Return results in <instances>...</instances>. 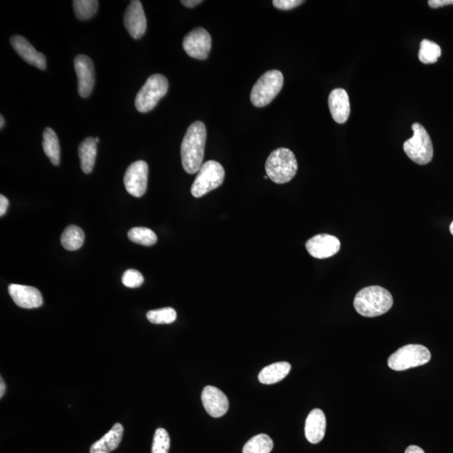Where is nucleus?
Instances as JSON below:
<instances>
[{
    "instance_id": "nucleus-1",
    "label": "nucleus",
    "mask_w": 453,
    "mask_h": 453,
    "mask_svg": "<svg viewBox=\"0 0 453 453\" xmlns=\"http://www.w3.org/2000/svg\"><path fill=\"white\" fill-rule=\"evenodd\" d=\"M207 130L203 122L196 121L189 126L181 146V163L188 174L199 172L204 158Z\"/></svg>"
},
{
    "instance_id": "nucleus-2",
    "label": "nucleus",
    "mask_w": 453,
    "mask_h": 453,
    "mask_svg": "<svg viewBox=\"0 0 453 453\" xmlns=\"http://www.w3.org/2000/svg\"><path fill=\"white\" fill-rule=\"evenodd\" d=\"M393 303V296L388 291L381 286H373L358 292L353 306L358 314L376 317L389 312Z\"/></svg>"
},
{
    "instance_id": "nucleus-3",
    "label": "nucleus",
    "mask_w": 453,
    "mask_h": 453,
    "mask_svg": "<svg viewBox=\"0 0 453 453\" xmlns=\"http://www.w3.org/2000/svg\"><path fill=\"white\" fill-rule=\"evenodd\" d=\"M298 170V160L293 152L286 148L272 151L266 160V174L275 183H289L294 178Z\"/></svg>"
},
{
    "instance_id": "nucleus-4",
    "label": "nucleus",
    "mask_w": 453,
    "mask_h": 453,
    "mask_svg": "<svg viewBox=\"0 0 453 453\" xmlns=\"http://www.w3.org/2000/svg\"><path fill=\"white\" fill-rule=\"evenodd\" d=\"M283 84V74L278 70L266 72L253 86L250 94L251 102L258 108L270 105L281 92Z\"/></svg>"
},
{
    "instance_id": "nucleus-5",
    "label": "nucleus",
    "mask_w": 453,
    "mask_h": 453,
    "mask_svg": "<svg viewBox=\"0 0 453 453\" xmlns=\"http://www.w3.org/2000/svg\"><path fill=\"white\" fill-rule=\"evenodd\" d=\"M411 129L414 135L404 143V151L411 160L423 166L433 158V146L429 134L421 123H415Z\"/></svg>"
},
{
    "instance_id": "nucleus-6",
    "label": "nucleus",
    "mask_w": 453,
    "mask_h": 453,
    "mask_svg": "<svg viewBox=\"0 0 453 453\" xmlns=\"http://www.w3.org/2000/svg\"><path fill=\"white\" fill-rule=\"evenodd\" d=\"M168 88L169 84L166 77L162 74L151 76L136 96V109L141 113L150 112L166 95Z\"/></svg>"
},
{
    "instance_id": "nucleus-7",
    "label": "nucleus",
    "mask_w": 453,
    "mask_h": 453,
    "mask_svg": "<svg viewBox=\"0 0 453 453\" xmlns=\"http://www.w3.org/2000/svg\"><path fill=\"white\" fill-rule=\"evenodd\" d=\"M431 353L425 346L409 344L399 348L389 358L388 365L395 371L419 367L431 360Z\"/></svg>"
},
{
    "instance_id": "nucleus-8",
    "label": "nucleus",
    "mask_w": 453,
    "mask_h": 453,
    "mask_svg": "<svg viewBox=\"0 0 453 453\" xmlns=\"http://www.w3.org/2000/svg\"><path fill=\"white\" fill-rule=\"evenodd\" d=\"M225 178V171L220 163L208 160L201 167L191 192L193 197L199 199L220 187Z\"/></svg>"
},
{
    "instance_id": "nucleus-9",
    "label": "nucleus",
    "mask_w": 453,
    "mask_h": 453,
    "mask_svg": "<svg viewBox=\"0 0 453 453\" xmlns=\"http://www.w3.org/2000/svg\"><path fill=\"white\" fill-rule=\"evenodd\" d=\"M183 48L192 59H207L212 48L211 36L205 29L196 28L184 37Z\"/></svg>"
},
{
    "instance_id": "nucleus-10",
    "label": "nucleus",
    "mask_w": 453,
    "mask_h": 453,
    "mask_svg": "<svg viewBox=\"0 0 453 453\" xmlns=\"http://www.w3.org/2000/svg\"><path fill=\"white\" fill-rule=\"evenodd\" d=\"M149 167L144 160H138L128 167L123 183L128 192L135 197H141L147 189Z\"/></svg>"
},
{
    "instance_id": "nucleus-11",
    "label": "nucleus",
    "mask_w": 453,
    "mask_h": 453,
    "mask_svg": "<svg viewBox=\"0 0 453 453\" xmlns=\"http://www.w3.org/2000/svg\"><path fill=\"white\" fill-rule=\"evenodd\" d=\"M74 68L78 79V93L82 98H88L95 84L93 61L88 56L78 55L74 59Z\"/></svg>"
},
{
    "instance_id": "nucleus-12",
    "label": "nucleus",
    "mask_w": 453,
    "mask_h": 453,
    "mask_svg": "<svg viewBox=\"0 0 453 453\" xmlns=\"http://www.w3.org/2000/svg\"><path fill=\"white\" fill-rule=\"evenodd\" d=\"M123 23L128 32L134 39H141L145 35L147 22L141 1L134 0L130 2L125 11Z\"/></svg>"
},
{
    "instance_id": "nucleus-13",
    "label": "nucleus",
    "mask_w": 453,
    "mask_h": 453,
    "mask_svg": "<svg viewBox=\"0 0 453 453\" xmlns=\"http://www.w3.org/2000/svg\"><path fill=\"white\" fill-rule=\"evenodd\" d=\"M308 253L316 259H327L335 255L341 248L339 238L329 234H318L307 242Z\"/></svg>"
},
{
    "instance_id": "nucleus-14",
    "label": "nucleus",
    "mask_w": 453,
    "mask_h": 453,
    "mask_svg": "<svg viewBox=\"0 0 453 453\" xmlns=\"http://www.w3.org/2000/svg\"><path fill=\"white\" fill-rule=\"evenodd\" d=\"M201 402L206 411L212 417H222L228 413L229 403L228 397L220 389L214 386H206L201 393Z\"/></svg>"
},
{
    "instance_id": "nucleus-15",
    "label": "nucleus",
    "mask_w": 453,
    "mask_h": 453,
    "mask_svg": "<svg viewBox=\"0 0 453 453\" xmlns=\"http://www.w3.org/2000/svg\"><path fill=\"white\" fill-rule=\"evenodd\" d=\"M9 293L15 303L22 308H37L43 304V295L35 287L11 284Z\"/></svg>"
},
{
    "instance_id": "nucleus-16",
    "label": "nucleus",
    "mask_w": 453,
    "mask_h": 453,
    "mask_svg": "<svg viewBox=\"0 0 453 453\" xmlns=\"http://www.w3.org/2000/svg\"><path fill=\"white\" fill-rule=\"evenodd\" d=\"M10 44L17 54L27 63L34 66L40 70L47 68V60L45 56L39 52H37L33 45L22 36H13L10 39Z\"/></svg>"
},
{
    "instance_id": "nucleus-17",
    "label": "nucleus",
    "mask_w": 453,
    "mask_h": 453,
    "mask_svg": "<svg viewBox=\"0 0 453 453\" xmlns=\"http://www.w3.org/2000/svg\"><path fill=\"white\" fill-rule=\"evenodd\" d=\"M328 106L335 122H347L350 115V102L348 94L344 89H337L332 91L328 98Z\"/></svg>"
},
{
    "instance_id": "nucleus-18",
    "label": "nucleus",
    "mask_w": 453,
    "mask_h": 453,
    "mask_svg": "<svg viewBox=\"0 0 453 453\" xmlns=\"http://www.w3.org/2000/svg\"><path fill=\"white\" fill-rule=\"evenodd\" d=\"M327 420L322 410H312L306 420L305 436L308 442L317 444L324 438L326 433Z\"/></svg>"
},
{
    "instance_id": "nucleus-19",
    "label": "nucleus",
    "mask_w": 453,
    "mask_h": 453,
    "mask_svg": "<svg viewBox=\"0 0 453 453\" xmlns=\"http://www.w3.org/2000/svg\"><path fill=\"white\" fill-rule=\"evenodd\" d=\"M123 434V427L121 424H114L112 429L108 433L92 445L90 453H110L121 444Z\"/></svg>"
},
{
    "instance_id": "nucleus-20",
    "label": "nucleus",
    "mask_w": 453,
    "mask_h": 453,
    "mask_svg": "<svg viewBox=\"0 0 453 453\" xmlns=\"http://www.w3.org/2000/svg\"><path fill=\"white\" fill-rule=\"evenodd\" d=\"M291 365L287 362H278L263 368L259 374V381L263 385H273L282 381L289 374Z\"/></svg>"
},
{
    "instance_id": "nucleus-21",
    "label": "nucleus",
    "mask_w": 453,
    "mask_h": 453,
    "mask_svg": "<svg viewBox=\"0 0 453 453\" xmlns=\"http://www.w3.org/2000/svg\"><path fill=\"white\" fill-rule=\"evenodd\" d=\"M78 154L81 160L82 171L89 174L93 170L97 158V143L95 139L89 137L80 144Z\"/></svg>"
},
{
    "instance_id": "nucleus-22",
    "label": "nucleus",
    "mask_w": 453,
    "mask_h": 453,
    "mask_svg": "<svg viewBox=\"0 0 453 453\" xmlns=\"http://www.w3.org/2000/svg\"><path fill=\"white\" fill-rule=\"evenodd\" d=\"M43 150L54 166L60 164V143L55 131L47 128L43 132Z\"/></svg>"
},
{
    "instance_id": "nucleus-23",
    "label": "nucleus",
    "mask_w": 453,
    "mask_h": 453,
    "mask_svg": "<svg viewBox=\"0 0 453 453\" xmlns=\"http://www.w3.org/2000/svg\"><path fill=\"white\" fill-rule=\"evenodd\" d=\"M85 240L84 232L79 227L70 225L61 236V242L63 248L69 251L79 249Z\"/></svg>"
},
{
    "instance_id": "nucleus-24",
    "label": "nucleus",
    "mask_w": 453,
    "mask_h": 453,
    "mask_svg": "<svg viewBox=\"0 0 453 453\" xmlns=\"http://www.w3.org/2000/svg\"><path fill=\"white\" fill-rule=\"evenodd\" d=\"M273 440L266 434H259L249 439L243 448V453H270Z\"/></svg>"
},
{
    "instance_id": "nucleus-25",
    "label": "nucleus",
    "mask_w": 453,
    "mask_h": 453,
    "mask_svg": "<svg viewBox=\"0 0 453 453\" xmlns=\"http://www.w3.org/2000/svg\"><path fill=\"white\" fill-rule=\"evenodd\" d=\"M442 55V49L433 41L423 40L420 45L419 60L424 64H432L438 61Z\"/></svg>"
},
{
    "instance_id": "nucleus-26",
    "label": "nucleus",
    "mask_w": 453,
    "mask_h": 453,
    "mask_svg": "<svg viewBox=\"0 0 453 453\" xmlns=\"http://www.w3.org/2000/svg\"><path fill=\"white\" fill-rule=\"evenodd\" d=\"M128 237L130 241L144 246H152L158 242L156 234L151 229L144 227L131 229L128 233Z\"/></svg>"
},
{
    "instance_id": "nucleus-27",
    "label": "nucleus",
    "mask_w": 453,
    "mask_h": 453,
    "mask_svg": "<svg viewBox=\"0 0 453 453\" xmlns=\"http://www.w3.org/2000/svg\"><path fill=\"white\" fill-rule=\"evenodd\" d=\"M72 6L77 18L86 20L97 13L98 2L96 0H74Z\"/></svg>"
},
{
    "instance_id": "nucleus-28",
    "label": "nucleus",
    "mask_w": 453,
    "mask_h": 453,
    "mask_svg": "<svg viewBox=\"0 0 453 453\" xmlns=\"http://www.w3.org/2000/svg\"><path fill=\"white\" fill-rule=\"evenodd\" d=\"M146 317L153 324H171L176 319V312L171 307H166L148 312Z\"/></svg>"
},
{
    "instance_id": "nucleus-29",
    "label": "nucleus",
    "mask_w": 453,
    "mask_h": 453,
    "mask_svg": "<svg viewBox=\"0 0 453 453\" xmlns=\"http://www.w3.org/2000/svg\"><path fill=\"white\" fill-rule=\"evenodd\" d=\"M170 447L171 440L168 432L163 428H158L155 432L151 453H168Z\"/></svg>"
},
{
    "instance_id": "nucleus-30",
    "label": "nucleus",
    "mask_w": 453,
    "mask_h": 453,
    "mask_svg": "<svg viewBox=\"0 0 453 453\" xmlns=\"http://www.w3.org/2000/svg\"><path fill=\"white\" fill-rule=\"evenodd\" d=\"M145 281L141 272L135 270H128L123 273L122 282L129 288H137L142 285Z\"/></svg>"
},
{
    "instance_id": "nucleus-31",
    "label": "nucleus",
    "mask_w": 453,
    "mask_h": 453,
    "mask_svg": "<svg viewBox=\"0 0 453 453\" xmlns=\"http://www.w3.org/2000/svg\"><path fill=\"white\" fill-rule=\"evenodd\" d=\"M304 1H302V0H274L273 6L279 10H289L302 5Z\"/></svg>"
},
{
    "instance_id": "nucleus-32",
    "label": "nucleus",
    "mask_w": 453,
    "mask_h": 453,
    "mask_svg": "<svg viewBox=\"0 0 453 453\" xmlns=\"http://www.w3.org/2000/svg\"><path fill=\"white\" fill-rule=\"evenodd\" d=\"M428 5L432 9H438V8L453 5V0H430L428 1Z\"/></svg>"
},
{
    "instance_id": "nucleus-33",
    "label": "nucleus",
    "mask_w": 453,
    "mask_h": 453,
    "mask_svg": "<svg viewBox=\"0 0 453 453\" xmlns=\"http://www.w3.org/2000/svg\"><path fill=\"white\" fill-rule=\"evenodd\" d=\"M9 200L7 199V197L1 195L0 196V216L3 217L7 212L8 208H9Z\"/></svg>"
},
{
    "instance_id": "nucleus-34",
    "label": "nucleus",
    "mask_w": 453,
    "mask_h": 453,
    "mask_svg": "<svg viewBox=\"0 0 453 453\" xmlns=\"http://www.w3.org/2000/svg\"><path fill=\"white\" fill-rule=\"evenodd\" d=\"M181 3L184 6H186L187 8H193L197 6L200 5L201 3H203L201 0H183V1H181Z\"/></svg>"
},
{
    "instance_id": "nucleus-35",
    "label": "nucleus",
    "mask_w": 453,
    "mask_h": 453,
    "mask_svg": "<svg viewBox=\"0 0 453 453\" xmlns=\"http://www.w3.org/2000/svg\"><path fill=\"white\" fill-rule=\"evenodd\" d=\"M405 453H425V452L422 448L411 445V446L406 448Z\"/></svg>"
},
{
    "instance_id": "nucleus-36",
    "label": "nucleus",
    "mask_w": 453,
    "mask_h": 453,
    "mask_svg": "<svg viewBox=\"0 0 453 453\" xmlns=\"http://www.w3.org/2000/svg\"><path fill=\"white\" fill-rule=\"evenodd\" d=\"M0 385H1V387H0V388H1L0 389V398H3V394H5L6 393V385L5 383H3L2 378H1V383H0Z\"/></svg>"
},
{
    "instance_id": "nucleus-37",
    "label": "nucleus",
    "mask_w": 453,
    "mask_h": 453,
    "mask_svg": "<svg viewBox=\"0 0 453 453\" xmlns=\"http://www.w3.org/2000/svg\"><path fill=\"white\" fill-rule=\"evenodd\" d=\"M3 126H5V118H3V117L1 115V116H0V128L3 129Z\"/></svg>"
},
{
    "instance_id": "nucleus-38",
    "label": "nucleus",
    "mask_w": 453,
    "mask_h": 453,
    "mask_svg": "<svg viewBox=\"0 0 453 453\" xmlns=\"http://www.w3.org/2000/svg\"><path fill=\"white\" fill-rule=\"evenodd\" d=\"M450 232L453 236V222H452V224L450 225Z\"/></svg>"
},
{
    "instance_id": "nucleus-39",
    "label": "nucleus",
    "mask_w": 453,
    "mask_h": 453,
    "mask_svg": "<svg viewBox=\"0 0 453 453\" xmlns=\"http://www.w3.org/2000/svg\"><path fill=\"white\" fill-rule=\"evenodd\" d=\"M94 139H95V141H96V143L100 142V139H98V138H94Z\"/></svg>"
}]
</instances>
